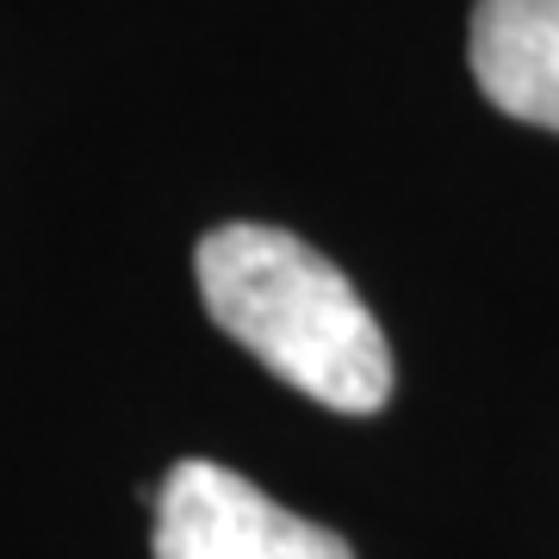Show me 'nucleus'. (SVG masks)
<instances>
[{
	"instance_id": "2",
	"label": "nucleus",
	"mask_w": 559,
	"mask_h": 559,
	"mask_svg": "<svg viewBox=\"0 0 559 559\" xmlns=\"http://www.w3.org/2000/svg\"><path fill=\"white\" fill-rule=\"evenodd\" d=\"M156 559H355L336 528L280 510L267 491L218 466L180 460L156 491Z\"/></svg>"
},
{
	"instance_id": "1",
	"label": "nucleus",
	"mask_w": 559,
	"mask_h": 559,
	"mask_svg": "<svg viewBox=\"0 0 559 559\" xmlns=\"http://www.w3.org/2000/svg\"><path fill=\"white\" fill-rule=\"evenodd\" d=\"M200 299L230 342L342 417L392 399V348L348 274L274 224H218L193 255Z\"/></svg>"
},
{
	"instance_id": "3",
	"label": "nucleus",
	"mask_w": 559,
	"mask_h": 559,
	"mask_svg": "<svg viewBox=\"0 0 559 559\" xmlns=\"http://www.w3.org/2000/svg\"><path fill=\"white\" fill-rule=\"evenodd\" d=\"M466 57L498 112L559 131V0H479Z\"/></svg>"
}]
</instances>
